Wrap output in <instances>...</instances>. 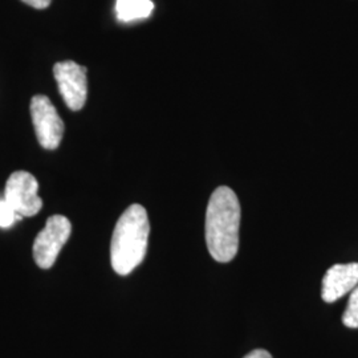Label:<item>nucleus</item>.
<instances>
[{"label": "nucleus", "instance_id": "obj_1", "mask_svg": "<svg viewBox=\"0 0 358 358\" xmlns=\"http://www.w3.org/2000/svg\"><path fill=\"white\" fill-rule=\"evenodd\" d=\"M239 227V199L230 187L220 186L211 194L206 211V243L214 260L229 263L236 256Z\"/></svg>", "mask_w": 358, "mask_h": 358}, {"label": "nucleus", "instance_id": "obj_2", "mask_svg": "<svg viewBox=\"0 0 358 358\" xmlns=\"http://www.w3.org/2000/svg\"><path fill=\"white\" fill-rule=\"evenodd\" d=\"M150 224L146 210L141 205H131L118 219L112 243L110 262L118 275L127 276L137 268L146 255Z\"/></svg>", "mask_w": 358, "mask_h": 358}, {"label": "nucleus", "instance_id": "obj_3", "mask_svg": "<svg viewBox=\"0 0 358 358\" xmlns=\"http://www.w3.org/2000/svg\"><path fill=\"white\" fill-rule=\"evenodd\" d=\"M72 232L71 222L63 215L48 217L44 230L34 243V259L40 268H51Z\"/></svg>", "mask_w": 358, "mask_h": 358}, {"label": "nucleus", "instance_id": "obj_4", "mask_svg": "<svg viewBox=\"0 0 358 358\" xmlns=\"http://www.w3.org/2000/svg\"><path fill=\"white\" fill-rule=\"evenodd\" d=\"M31 115L38 143L47 150L57 149L64 136V122L50 99L35 96L31 100Z\"/></svg>", "mask_w": 358, "mask_h": 358}, {"label": "nucleus", "instance_id": "obj_5", "mask_svg": "<svg viewBox=\"0 0 358 358\" xmlns=\"http://www.w3.org/2000/svg\"><path fill=\"white\" fill-rule=\"evenodd\" d=\"M36 178L27 171H15L6 185L4 199L20 217H35L43 207Z\"/></svg>", "mask_w": 358, "mask_h": 358}, {"label": "nucleus", "instance_id": "obj_6", "mask_svg": "<svg viewBox=\"0 0 358 358\" xmlns=\"http://www.w3.org/2000/svg\"><path fill=\"white\" fill-rule=\"evenodd\" d=\"M53 75L66 106L75 112L83 109L88 94L87 68L69 60L55 65Z\"/></svg>", "mask_w": 358, "mask_h": 358}, {"label": "nucleus", "instance_id": "obj_7", "mask_svg": "<svg viewBox=\"0 0 358 358\" xmlns=\"http://www.w3.org/2000/svg\"><path fill=\"white\" fill-rule=\"evenodd\" d=\"M358 287V263L334 264L322 279L321 296L325 303H334Z\"/></svg>", "mask_w": 358, "mask_h": 358}, {"label": "nucleus", "instance_id": "obj_8", "mask_svg": "<svg viewBox=\"0 0 358 358\" xmlns=\"http://www.w3.org/2000/svg\"><path fill=\"white\" fill-rule=\"evenodd\" d=\"M154 10L153 0H117L115 15L120 22L129 23L149 17Z\"/></svg>", "mask_w": 358, "mask_h": 358}, {"label": "nucleus", "instance_id": "obj_9", "mask_svg": "<svg viewBox=\"0 0 358 358\" xmlns=\"http://www.w3.org/2000/svg\"><path fill=\"white\" fill-rule=\"evenodd\" d=\"M343 322L348 328H352V329L358 328V287L350 292L348 307L343 316Z\"/></svg>", "mask_w": 358, "mask_h": 358}, {"label": "nucleus", "instance_id": "obj_10", "mask_svg": "<svg viewBox=\"0 0 358 358\" xmlns=\"http://www.w3.org/2000/svg\"><path fill=\"white\" fill-rule=\"evenodd\" d=\"M22 217H23L16 214V211L7 203L6 199L0 201V227L1 229H10L16 220Z\"/></svg>", "mask_w": 358, "mask_h": 358}, {"label": "nucleus", "instance_id": "obj_11", "mask_svg": "<svg viewBox=\"0 0 358 358\" xmlns=\"http://www.w3.org/2000/svg\"><path fill=\"white\" fill-rule=\"evenodd\" d=\"M22 1H24L28 6H31L34 8L43 10V8H47L51 4L52 0H22Z\"/></svg>", "mask_w": 358, "mask_h": 358}, {"label": "nucleus", "instance_id": "obj_12", "mask_svg": "<svg viewBox=\"0 0 358 358\" xmlns=\"http://www.w3.org/2000/svg\"><path fill=\"white\" fill-rule=\"evenodd\" d=\"M244 358H272V356L269 355V352L264 350V349H256V350H252L251 353H248Z\"/></svg>", "mask_w": 358, "mask_h": 358}]
</instances>
